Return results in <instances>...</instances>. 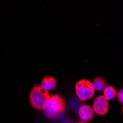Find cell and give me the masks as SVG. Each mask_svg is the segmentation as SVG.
<instances>
[{"mask_svg":"<svg viewBox=\"0 0 123 123\" xmlns=\"http://www.w3.org/2000/svg\"><path fill=\"white\" fill-rule=\"evenodd\" d=\"M65 108L66 103L63 97L59 94H53L49 97L43 110L46 117L54 119L59 117L64 111Z\"/></svg>","mask_w":123,"mask_h":123,"instance_id":"obj_1","label":"cell"},{"mask_svg":"<svg viewBox=\"0 0 123 123\" xmlns=\"http://www.w3.org/2000/svg\"><path fill=\"white\" fill-rule=\"evenodd\" d=\"M50 97L49 92L44 90L40 85H35L30 93V103L38 110H43Z\"/></svg>","mask_w":123,"mask_h":123,"instance_id":"obj_2","label":"cell"},{"mask_svg":"<svg viewBox=\"0 0 123 123\" xmlns=\"http://www.w3.org/2000/svg\"><path fill=\"white\" fill-rule=\"evenodd\" d=\"M75 92L81 101H86L94 97L95 90L91 81L87 79H81L75 85Z\"/></svg>","mask_w":123,"mask_h":123,"instance_id":"obj_3","label":"cell"},{"mask_svg":"<svg viewBox=\"0 0 123 123\" xmlns=\"http://www.w3.org/2000/svg\"><path fill=\"white\" fill-rule=\"evenodd\" d=\"M108 100H107L103 95H99L94 99L92 109L94 112L98 115H105L108 112Z\"/></svg>","mask_w":123,"mask_h":123,"instance_id":"obj_4","label":"cell"},{"mask_svg":"<svg viewBox=\"0 0 123 123\" xmlns=\"http://www.w3.org/2000/svg\"><path fill=\"white\" fill-rule=\"evenodd\" d=\"M78 115H79L80 119L83 122L92 120L94 115V111L92 109V107L87 104L82 105L78 109Z\"/></svg>","mask_w":123,"mask_h":123,"instance_id":"obj_5","label":"cell"},{"mask_svg":"<svg viewBox=\"0 0 123 123\" xmlns=\"http://www.w3.org/2000/svg\"><path fill=\"white\" fill-rule=\"evenodd\" d=\"M44 90L47 92L53 89L57 86V81L56 79L52 76H46L42 78L41 80V84L40 85Z\"/></svg>","mask_w":123,"mask_h":123,"instance_id":"obj_6","label":"cell"},{"mask_svg":"<svg viewBox=\"0 0 123 123\" xmlns=\"http://www.w3.org/2000/svg\"><path fill=\"white\" fill-rule=\"evenodd\" d=\"M103 97L107 99H112L117 97V90L113 86H106L103 89Z\"/></svg>","mask_w":123,"mask_h":123,"instance_id":"obj_7","label":"cell"},{"mask_svg":"<svg viewBox=\"0 0 123 123\" xmlns=\"http://www.w3.org/2000/svg\"><path fill=\"white\" fill-rule=\"evenodd\" d=\"M94 88V90L97 91V92H100V91H103L104 88L106 86V81L104 79L103 77H95L94 79L93 80V82L92 83Z\"/></svg>","mask_w":123,"mask_h":123,"instance_id":"obj_8","label":"cell"},{"mask_svg":"<svg viewBox=\"0 0 123 123\" xmlns=\"http://www.w3.org/2000/svg\"><path fill=\"white\" fill-rule=\"evenodd\" d=\"M117 99L119 101V103H122V102H123V90H122V88H121L118 92H117Z\"/></svg>","mask_w":123,"mask_h":123,"instance_id":"obj_9","label":"cell"},{"mask_svg":"<svg viewBox=\"0 0 123 123\" xmlns=\"http://www.w3.org/2000/svg\"><path fill=\"white\" fill-rule=\"evenodd\" d=\"M76 123H87L86 122H83V121H80V122H77Z\"/></svg>","mask_w":123,"mask_h":123,"instance_id":"obj_10","label":"cell"}]
</instances>
